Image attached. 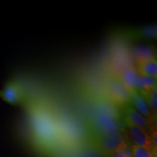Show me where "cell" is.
<instances>
[{
	"instance_id": "cell-3",
	"label": "cell",
	"mask_w": 157,
	"mask_h": 157,
	"mask_svg": "<svg viewBox=\"0 0 157 157\" xmlns=\"http://www.w3.org/2000/svg\"><path fill=\"white\" fill-rule=\"evenodd\" d=\"M127 141L122 134L88 135L87 139V143L93 150L109 156L121 150Z\"/></svg>"
},
{
	"instance_id": "cell-10",
	"label": "cell",
	"mask_w": 157,
	"mask_h": 157,
	"mask_svg": "<svg viewBox=\"0 0 157 157\" xmlns=\"http://www.w3.org/2000/svg\"><path fill=\"white\" fill-rule=\"evenodd\" d=\"M138 72L136 68L132 66H127L121 71L118 77L131 93L133 90H135V84Z\"/></svg>"
},
{
	"instance_id": "cell-5",
	"label": "cell",
	"mask_w": 157,
	"mask_h": 157,
	"mask_svg": "<svg viewBox=\"0 0 157 157\" xmlns=\"http://www.w3.org/2000/svg\"><path fill=\"white\" fill-rule=\"evenodd\" d=\"M123 117H121L122 124H130L138 127L147 132L150 135V129L153 124L146 118L140 114L131 104L123 106Z\"/></svg>"
},
{
	"instance_id": "cell-6",
	"label": "cell",
	"mask_w": 157,
	"mask_h": 157,
	"mask_svg": "<svg viewBox=\"0 0 157 157\" xmlns=\"http://www.w3.org/2000/svg\"><path fill=\"white\" fill-rule=\"evenodd\" d=\"M0 98L12 105H17L24 101V93L18 82L10 80L0 90Z\"/></svg>"
},
{
	"instance_id": "cell-8",
	"label": "cell",
	"mask_w": 157,
	"mask_h": 157,
	"mask_svg": "<svg viewBox=\"0 0 157 157\" xmlns=\"http://www.w3.org/2000/svg\"><path fill=\"white\" fill-rule=\"evenodd\" d=\"M156 25L155 24L148 25V26L141 27V28L129 29V30L124 31L123 34L127 39H134V40L146 39V40H151V39H156Z\"/></svg>"
},
{
	"instance_id": "cell-16",
	"label": "cell",
	"mask_w": 157,
	"mask_h": 157,
	"mask_svg": "<svg viewBox=\"0 0 157 157\" xmlns=\"http://www.w3.org/2000/svg\"><path fill=\"white\" fill-rule=\"evenodd\" d=\"M121 157H133L132 151V146L128 140L127 141L126 144L121 149Z\"/></svg>"
},
{
	"instance_id": "cell-11",
	"label": "cell",
	"mask_w": 157,
	"mask_h": 157,
	"mask_svg": "<svg viewBox=\"0 0 157 157\" xmlns=\"http://www.w3.org/2000/svg\"><path fill=\"white\" fill-rule=\"evenodd\" d=\"M156 82V78L141 75L138 73L135 84V90H137L140 94L147 93L157 87Z\"/></svg>"
},
{
	"instance_id": "cell-7",
	"label": "cell",
	"mask_w": 157,
	"mask_h": 157,
	"mask_svg": "<svg viewBox=\"0 0 157 157\" xmlns=\"http://www.w3.org/2000/svg\"><path fill=\"white\" fill-rule=\"evenodd\" d=\"M127 129V132L133 143V146L146 147L150 148L152 145L150 135L140 127L130 124H123Z\"/></svg>"
},
{
	"instance_id": "cell-4",
	"label": "cell",
	"mask_w": 157,
	"mask_h": 157,
	"mask_svg": "<svg viewBox=\"0 0 157 157\" xmlns=\"http://www.w3.org/2000/svg\"><path fill=\"white\" fill-rule=\"evenodd\" d=\"M105 91L108 100L113 105L123 107L130 104L131 93L117 75L111 76L108 78Z\"/></svg>"
},
{
	"instance_id": "cell-17",
	"label": "cell",
	"mask_w": 157,
	"mask_h": 157,
	"mask_svg": "<svg viewBox=\"0 0 157 157\" xmlns=\"http://www.w3.org/2000/svg\"><path fill=\"white\" fill-rule=\"evenodd\" d=\"M95 151V150H94ZM89 157H109V156H106V155H104L103 154H101V153H99L98 151H95V154L90 155Z\"/></svg>"
},
{
	"instance_id": "cell-15",
	"label": "cell",
	"mask_w": 157,
	"mask_h": 157,
	"mask_svg": "<svg viewBox=\"0 0 157 157\" xmlns=\"http://www.w3.org/2000/svg\"><path fill=\"white\" fill-rule=\"evenodd\" d=\"M133 157H152L150 148L146 147L132 146Z\"/></svg>"
},
{
	"instance_id": "cell-9",
	"label": "cell",
	"mask_w": 157,
	"mask_h": 157,
	"mask_svg": "<svg viewBox=\"0 0 157 157\" xmlns=\"http://www.w3.org/2000/svg\"><path fill=\"white\" fill-rule=\"evenodd\" d=\"M131 103L132 106L135 107L136 109L135 110H137L141 113V115L146 118L151 123L156 122V119H155L152 116L146 101L137 90H133L131 92Z\"/></svg>"
},
{
	"instance_id": "cell-18",
	"label": "cell",
	"mask_w": 157,
	"mask_h": 157,
	"mask_svg": "<svg viewBox=\"0 0 157 157\" xmlns=\"http://www.w3.org/2000/svg\"><path fill=\"white\" fill-rule=\"evenodd\" d=\"M109 157H121V151H116L114 153H113Z\"/></svg>"
},
{
	"instance_id": "cell-13",
	"label": "cell",
	"mask_w": 157,
	"mask_h": 157,
	"mask_svg": "<svg viewBox=\"0 0 157 157\" xmlns=\"http://www.w3.org/2000/svg\"><path fill=\"white\" fill-rule=\"evenodd\" d=\"M133 55L136 58L137 62L156 58V50L154 47L140 45L133 49Z\"/></svg>"
},
{
	"instance_id": "cell-12",
	"label": "cell",
	"mask_w": 157,
	"mask_h": 157,
	"mask_svg": "<svg viewBox=\"0 0 157 157\" xmlns=\"http://www.w3.org/2000/svg\"><path fill=\"white\" fill-rule=\"evenodd\" d=\"M136 69L141 75L157 77V61L156 58L137 62Z\"/></svg>"
},
{
	"instance_id": "cell-14",
	"label": "cell",
	"mask_w": 157,
	"mask_h": 157,
	"mask_svg": "<svg viewBox=\"0 0 157 157\" xmlns=\"http://www.w3.org/2000/svg\"><path fill=\"white\" fill-rule=\"evenodd\" d=\"M148 104L151 113L154 118L156 119L157 115V87L147 93L140 94Z\"/></svg>"
},
{
	"instance_id": "cell-1",
	"label": "cell",
	"mask_w": 157,
	"mask_h": 157,
	"mask_svg": "<svg viewBox=\"0 0 157 157\" xmlns=\"http://www.w3.org/2000/svg\"><path fill=\"white\" fill-rule=\"evenodd\" d=\"M29 121L36 146L42 151L53 152L61 143L60 124L50 111L42 104L29 105Z\"/></svg>"
},
{
	"instance_id": "cell-2",
	"label": "cell",
	"mask_w": 157,
	"mask_h": 157,
	"mask_svg": "<svg viewBox=\"0 0 157 157\" xmlns=\"http://www.w3.org/2000/svg\"><path fill=\"white\" fill-rule=\"evenodd\" d=\"M89 135L122 134L124 127L120 114L112 104L100 105L87 122Z\"/></svg>"
}]
</instances>
